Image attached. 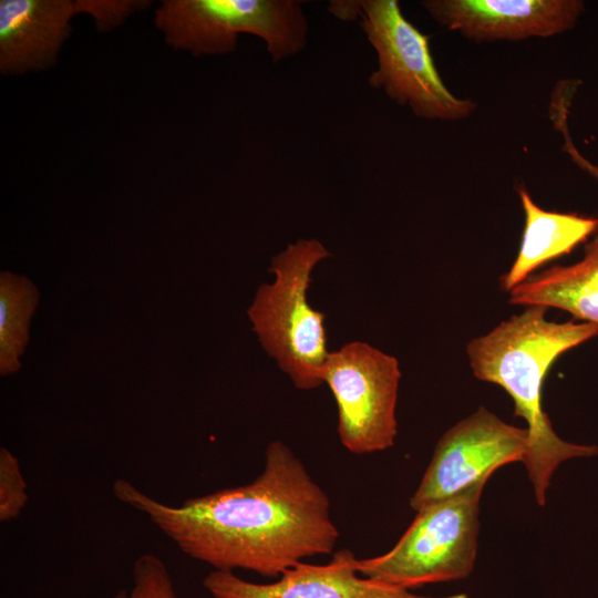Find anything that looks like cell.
I'll return each instance as SVG.
<instances>
[{"label": "cell", "instance_id": "1", "mask_svg": "<svg viewBox=\"0 0 598 598\" xmlns=\"http://www.w3.org/2000/svg\"><path fill=\"white\" fill-rule=\"evenodd\" d=\"M112 492L182 553L215 570L277 577L306 558L331 554L339 538L328 495L280 441L268 445L264 471L252 482L179 505L162 503L125 478Z\"/></svg>", "mask_w": 598, "mask_h": 598}, {"label": "cell", "instance_id": "2", "mask_svg": "<svg viewBox=\"0 0 598 598\" xmlns=\"http://www.w3.org/2000/svg\"><path fill=\"white\" fill-rule=\"evenodd\" d=\"M546 311L543 307H527L466 344L475 378L503 388L514 402V414L527 424L529 446L523 463L540 506L563 462L598 454L597 445L560 439L542 403L543 383L551 364L563 353L596 337L598 327L549 321Z\"/></svg>", "mask_w": 598, "mask_h": 598}, {"label": "cell", "instance_id": "3", "mask_svg": "<svg viewBox=\"0 0 598 598\" xmlns=\"http://www.w3.org/2000/svg\"><path fill=\"white\" fill-rule=\"evenodd\" d=\"M329 256L317 239L289 244L271 260L275 281L259 287L248 309L260 344L300 390L324 382L326 315L309 305L307 292L313 268Z\"/></svg>", "mask_w": 598, "mask_h": 598}, {"label": "cell", "instance_id": "4", "mask_svg": "<svg viewBox=\"0 0 598 598\" xmlns=\"http://www.w3.org/2000/svg\"><path fill=\"white\" fill-rule=\"evenodd\" d=\"M484 487L474 486L416 512L412 524L388 553L355 559L358 573L408 590L470 576L477 556Z\"/></svg>", "mask_w": 598, "mask_h": 598}, {"label": "cell", "instance_id": "5", "mask_svg": "<svg viewBox=\"0 0 598 598\" xmlns=\"http://www.w3.org/2000/svg\"><path fill=\"white\" fill-rule=\"evenodd\" d=\"M296 0H164L154 24L173 49L195 56L227 54L239 33L262 38L274 62L299 53L308 22Z\"/></svg>", "mask_w": 598, "mask_h": 598}, {"label": "cell", "instance_id": "6", "mask_svg": "<svg viewBox=\"0 0 598 598\" xmlns=\"http://www.w3.org/2000/svg\"><path fill=\"white\" fill-rule=\"evenodd\" d=\"M357 11L378 55L370 86L383 90L424 120L456 122L475 112L474 101L448 90L436 69L429 37L403 16L396 0H360Z\"/></svg>", "mask_w": 598, "mask_h": 598}, {"label": "cell", "instance_id": "7", "mask_svg": "<svg viewBox=\"0 0 598 598\" xmlns=\"http://www.w3.org/2000/svg\"><path fill=\"white\" fill-rule=\"evenodd\" d=\"M400 379L396 358L365 342L330 352L323 381L336 399L338 434L349 452L368 454L393 446Z\"/></svg>", "mask_w": 598, "mask_h": 598}, {"label": "cell", "instance_id": "8", "mask_svg": "<svg viewBox=\"0 0 598 598\" xmlns=\"http://www.w3.org/2000/svg\"><path fill=\"white\" fill-rule=\"evenodd\" d=\"M528 446L526 427L508 424L487 409L478 408L439 440L410 501L411 507L419 512L474 486L486 485L501 466L524 462Z\"/></svg>", "mask_w": 598, "mask_h": 598}, {"label": "cell", "instance_id": "9", "mask_svg": "<svg viewBox=\"0 0 598 598\" xmlns=\"http://www.w3.org/2000/svg\"><path fill=\"white\" fill-rule=\"evenodd\" d=\"M430 17L473 42L524 41L573 30L584 14L581 0H425Z\"/></svg>", "mask_w": 598, "mask_h": 598}, {"label": "cell", "instance_id": "10", "mask_svg": "<svg viewBox=\"0 0 598 598\" xmlns=\"http://www.w3.org/2000/svg\"><path fill=\"white\" fill-rule=\"evenodd\" d=\"M355 559L350 549H340L327 564L301 561L269 584L247 581L234 571L213 570L204 578L203 587L213 598H435L361 577Z\"/></svg>", "mask_w": 598, "mask_h": 598}, {"label": "cell", "instance_id": "11", "mask_svg": "<svg viewBox=\"0 0 598 598\" xmlns=\"http://www.w3.org/2000/svg\"><path fill=\"white\" fill-rule=\"evenodd\" d=\"M75 14L76 0H1L0 72L21 75L53 66Z\"/></svg>", "mask_w": 598, "mask_h": 598}, {"label": "cell", "instance_id": "12", "mask_svg": "<svg viewBox=\"0 0 598 598\" xmlns=\"http://www.w3.org/2000/svg\"><path fill=\"white\" fill-rule=\"evenodd\" d=\"M517 194L525 215L519 249L501 288L509 292L542 265L570 254L598 230V217L546 210L519 185Z\"/></svg>", "mask_w": 598, "mask_h": 598}, {"label": "cell", "instance_id": "13", "mask_svg": "<svg viewBox=\"0 0 598 598\" xmlns=\"http://www.w3.org/2000/svg\"><path fill=\"white\" fill-rule=\"evenodd\" d=\"M509 302L560 309L598 327V230L579 261L530 276L509 291Z\"/></svg>", "mask_w": 598, "mask_h": 598}, {"label": "cell", "instance_id": "14", "mask_svg": "<svg viewBox=\"0 0 598 598\" xmlns=\"http://www.w3.org/2000/svg\"><path fill=\"white\" fill-rule=\"evenodd\" d=\"M40 293L30 279L2 271L0 275V373L21 368L20 358L29 342V328Z\"/></svg>", "mask_w": 598, "mask_h": 598}, {"label": "cell", "instance_id": "15", "mask_svg": "<svg viewBox=\"0 0 598 598\" xmlns=\"http://www.w3.org/2000/svg\"><path fill=\"white\" fill-rule=\"evenodd\" d=\"M133 584L128 590H120L113 598H177L171 574L156 555H140L133 565Z\"/></svg>", "mask_w": 598, "mask_h": 598}, {"label": "cell", "instance_id": "16", "mask_svg": "<svg viewBox=\"0 0 598 598\" xmlns=\"http://www.w3.org/2000/svg\"><path fill=\"white\" fill-rule=\"evenodd\" d=\"M28 502L27 482L18 457L7 447L0 448V522L16 519Z\"/></svg>", "mask_w": 598, "mask_h": 598}, {"label": "cell", "instance_id": "17", "mask_svg": "<svg viewBox=\"0 0 598 598\" xmlns=\"http://www.w3.org/2000/svg\"><path fill=\"white\" fill-rule=\"evenodd\" d=\"M151 2L145 0H76L78 12L93 18L100 31H110Z\"/></svg>", "mask_w": 598, "mask_h": 598}, {"label": "cell", "instance_id": "18", "mask_svg": "<svg viewBox=\"0 0 598 598\" xmlns=\"http://www.w3.org/2000/svg\"><path fill=\"white\" fill-rule=\"evenodd\" d=\"M574 161L590 175L598 179V166L584 158L577 151L571 154Z\"/></svg>", "mask_w": 598, "mask_h": 598}]
</instances>
